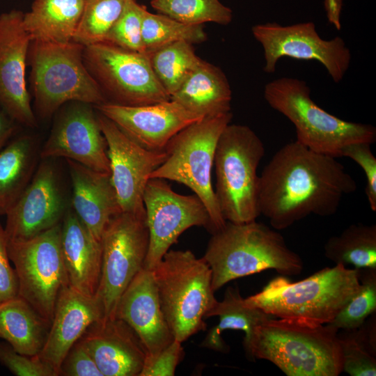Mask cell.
Returning <instances> with one entry per match:
<instances>
[{"label":"cell","mask_w":376,"mask_h":376,"mask_svg":"<svg viewBox=\"0 0 376 376\" xmlns=\"http://www.w3.org/2000/svg\"><path fill=\"white\" fill-rule=\"evenodd\" d=\"M214 316L218 317L219 322L208 331L201 346L227 352L229 348L221 337L222 333L228 329L241 330L245 334L243 340L245 353L256 326L273 317L260 308L247 306L239 289L232 286L226 289L221 301L217 300L206 318Z\"/></svg>","instance_id":"28"},{"label":"cell","mask_w":376,"mask_h":376,"mask_svg":"<svg viewBox=\"0 0 376 376\" xmlns=\"http://www.w3.org/2000/svg\"><path fill=\"white\" fill-rule=\"evenodd\" d=\"M203 258L211 269L214 292L230 281L265 269L294 276L304 267L300 256L288 246L281 233L256 220L226 221L212 233Z\"/></svg>","instance_id":"3"},{"label":"cell","mask_w":376,"mask_h":376,"mask_svg":"<svg viewBox=\"0 0 376 376\" xmlns=\"http://www.w3.org/2000/svg\"><path fill=\"white\" fill-rule=\"evenodd\" d=\"M338 329L329 324L272 317L256 326L250 361H270L288 376H338L343 372Z\"/></svg>","instance_id":"2"},{"label":"cell","mask_w":376,"mask_h":376,"mask_svg":"<svg viewBox=\"0 0 376 376\" xmlns=\"http://www.w3.org/2000/svg\"><path fill=\"white\" fill-rule=\"evenodd\" d=\"M61 222L24 241L8 240L18 280V296L51 325L61 290L68 285L61 243Z\"/></svg>","instance_id":"11"},{"label":"cell","mask_w":376,"mask_h":376,"mask_svg":"<svg viewBox=\"0 0 376 376\" xmlns=\"http://www.w3.org/2000/svg\"><path fill=\"white\" fill-rule=\"evenodd\" d=\"M345 331L341 335L338 333L343 371L351 376H375L376 352L354 330Z\"/></svg>","instance_id":"37"},{"label":"cell","mask_w":376,"mask_h":376,"mask_svg":"<svg viewBox=\"0 0 376 376\" xmlns=\"http://www.w3.org/2000/svg\"><path fill=\"white\" fill-rule=\"evenodd\" d=\"M182 342L174 339L154 357H146L139 376H173L184 357Z\"/></svg>","instance_id":"40"},{"label":"cell","mask_w":376,"mask_h":376,"mask_svg":"<svg viewBox=\"0 0 376 376\" xmlns=\"http://www.w3.org/2000/svg\"><path fill=\"white\" fill-rule=\"evenodd\" d=\"M232 118L231 112L204 117L182 129L169 142L166 159L150 175L189 188L206 207L212 233L226 223L212 187V169L219 137Z\"/></svg>","instance_id":"9"},{"label":"cell","mask_w":376,"mask_h":376,"mask_svg":"<svg viewBox=\"0 0 376 376\" xmlns=\"http://www.w3.org/2000/svg\"><path fill=\"white\" fill-rule=\"evenodd\" d=\"M66 160L72 185V209L101 241L111 219L122 212L111 175Z\"/></svg>","instance_id":"23"},{"label":"cell","mask_w":376,"mask_h":376,"mask_svg":"<svg viewBox=\"0 0 376 376\" xmlns=\"http://www.w3.org/2000/svg\"><path fill=\"white\" fill-rule=\"evenodd\" d=\"M61 243L68 285L86 296L95 297L102 272L101 241L72 208L66 211L61 221Z\"/></svg>","instance_id":"24"},{"label":"cell","mask_w":376,"mask_h":376,"mask_svg":"<svg viewBox=\"0 0 376 376\" xmlns=\"http://www.w3.org/2000/svg\"><path fill=\"white\" fill-rule=\"evenodd\" d=\"M102 318V306L96 296L88 297L69 285L64 286L57 297L47 338L38 356L59 375L61 363L70 349Z\"/></svg>","instance_id":"22"},{"label":"cell","mask_w":376,"mask_h":376,"mask_svg":"<svg viewBox=\"0 0 376 376\" xmlns=\"http://www.w3.org/2000/svg\"><path fill=\"white\" fill-rule=\"evenodd\" d=\"M59 375L103 376L80 340L72 345L63 360Z\"/></svg>","instance_id":"41"},{"label":"cell","mask_w":376,"mask_h":376,"mask_svg":"<svg viewBox=\"0 0 376 376\" xmlns=\"http://www.w3.org/2000/svg\"><path fill=\"white\" fill-rule=\"evenodd\" d=\"M324 255L332 262L354 268H376V225L352 224L327 240Z\"/></svg>","instance_id":"30"},{"label":"cell","mask_w":376,"mask_h":376,"mask_svg":"<svg viewBox=\"0 0 376 376\" xmlns=\"http://www.w3.org/2000/svg\"><path fill=\"white\" fill-rule=\"evenodd\" d=\"M84 49L73 41H31L27 63L31 68L33 107L40 118L51 117L69 102L93 106L107 102L84 65Z\"/></svg>","instance_id":"7"},{"label":"cell","mask_w":376,"mask_h":376,"mask_svg":"<svg viewBox=\"0 0 376 376\" xmlns=\"http://www.w3.org/2000/svg\"><path fill=\"white\" fill-rule=\"evenodd\" d=\"M125 0H84L72 41L83 46L104 42L120 15Z\"/></svg>","instance_id":"34"},{"label":"cell","mask_w":376,"mask_h":376,"mask_svg":"<svg viewBox=\"0 0 376 376\" xmlns=\"http://www.w3.org/2000/svg\"><path fill=\"white\" fill-rule=\"evenodd\" d=\"M8 239L0 224V304L18 296V280L10 264Z\"/></svg>","instance_id":"42"},{"label":"cell","mask_w":376,"mask_h":376,"mask_svg":"<svg viewBox=\"0 0 376 376\" xmlns=\"http://www.w3.org/2000/svg\"><path fill=\"white\" fill-rule=\"evenodd\" d=\"M143 201L149 233V245L143 268L152 270L179 236L193 226L212 231L206 207L196 195L173 190L166 180L150 178Z\"/></svg>","instance_id":"14"},{"label":"cell","mask_w":376,"mask_h":376,"mask_svg":"<svg viewBox=\"0 0 376 376\" xmlns=\"http://www.w3.org/2000/svg\"><path fill=\"white\" fill-rule=\"evenodd\" d=\"M359 288V269L337 264L297 282L286 276H276L244 301L274 318L326 324L334 320Z\"/></svg>","instance_id":"4"},{"label":"cell","mask_w":376,"mask_h":376,"mask_svg":"<svg viewBox=\"0 0 376 376\" xmlns=\"http://www.w3.org/2000/svg\"><path fill=\"white\" fill-rule=\"evenodd\" d=\"M368 143L350 144L342 151V157H348L364 171L366 178V195L371 210L376 211V157Z\"/></svg>","instance_id":"39"},{"label":"cell","mask_w":376,"mask_h":376,"mask_svg":"<svg viewBox=\"0 0 376 376\" xmlns=\"http://www.w3.org/2000/svg\"><path fill=\"white\" fill-rule=\"evenodd\" d=\"M0 362L17 376H58L56 370L38 355L19 354L9 344L0 345Z\"/></svg>","instance_id":"38"},{"label":"cell","mask_w":376,"mask_h":376,"mask_svg":"<svg viewBox=\"0 0 376 376\" xmlns=\"http://www.w3.org/2000/svg\"><path fill=\"white\" fill-rule=\"evenodd\" d=\"M101 244L102 272L95 296L103 318H114L123 292L144 267L149 245L146 216L117 214L105 228Z\"/></svg>","instance_id":"12"},{"label":"cell","mask_w":376,"mask_h":376,"mask_svg":"<svg viewBox=\"0 0 376 376\" xmlns=\"http://www.w3.org/2000/svg\"><path fill=\"white\" fill-rule=\"evenodd\" d=\"M324 7L329 20L339 28L342 0H324Z\"/></svg>","instance_id":"44"},{"label":"cell","mask_w":376,"mask_h":376,"mask_svg":"<svg viewBox=\"0 0 376 376\" xmlns=\"http://www.w3.org/2000/svg\"><path fill=\"white\" fill-rule=\"evenodd\" d=\"M360 288L329 323L337 329L354 330L376 311V268L359 269Z\"/></svg>","instance_id":"35"},{"label":"cell","mask_w":376,"mask_h":376,"mask_svg":"<svg viewBox=\"0 0 376 376\" xmlns=\"http://www.w3.org/2000/svg\"><path fill=\"white\" fill-rule=\"evenodd\" d=\"M254 38L264 52V71L272 73L282 57L297 60H315L320 63L335 83H339L347 71L351 52L339 36L324 40L318 33L313 22L291 25L276 22L252 26Z\"/></svg>","instance_id":"13"},{"label":"cell","mask_w":376,"mask_h":376,"mask_svg":"<svg viewBox=\"0 0 376 376\" xmlns=\"http://www.w3.org/2000/svg\"><path fill=\"white\" fill-rule=\"evenodd\" d=\"M264 155L262 140L246 125L229 123L220 134L214 158V190L226 221L247 223L260 215L257 169Z\"/></svg>","instance_id":"8"},{"label":"cell","mask_w":376,"mask_h":376,"mask_svg":"<svg viewBox=\"0 0 376 376\" xmlns=\"http://www.w3.org/2000/svg\"><path fill=\"white\" fill-rule=\"evenodd\" d=\"M93 107L139 145L153 151L164 150L175 134L203 118L171 99L138 106L107 102Z\"/></svg>","instance_id":"19"},{"label":"cell","mask_w":376,"mask_h":376,"mask_svg":"<svg viewBox=\"0 0 376 376\" xmlns=\"http://www.w3.org/2000/svg\"><path fill=\"white\" fill-rule=\"evenodd\" d=\"M97 119L107 144L111 182L123 212L146 216L143 196L151 173L166 159L165 150H149L99 113Z\"/></svg>","instance_id":"15"},{"label":"cell","mask_w":376,"mask_h":376,"mask_svg":"<svg viewBox=\"0 0 376 376\" xmlns=\"http://www.w3.org/2000/svg\"><path fill=\"white\" fill-rule=\"evenodd\" d=\"M160 306L174 339L180 342L206 329L217 299L212 272L189 250L169 249L152 270Z\"/></svg>","instance_id":"5"},{"label":"cell","mask_w":376,"mask_h":376,"mask_svg":"<svg viewBox=\"0 0 376 376\" xmlns=\"http://www.w3.org/2000/svg\"><path fill=\"white\" fill-rule=\"evenodd\" d=\"M23 17L19 10L0 15V107L16 123L33 128L37 120L25 79L31 40Z\"/></svg>","instance_id":"17"},{"label":"cell","mask_w":376,"mask_h":376,"mask_svg":"<svg viewBox=\"0 0 376 376\" xmlns=\"http://www.w3.org/2000/svg\"><path fill=\"white\" fill-rule=\"evenodd\" d=\"M15 123L0 107V150L13 135L16 128Z\"/></svg>","instance_id":"43"},{"label":"cell","mask_w":376,"mask_h":376,"mask_svg":"<svg viewBox=\"0 0 376 376\" xmlns=\"http://www.w3.org/2000/svg\"><path fill=\"white\" fill-rule=\"evenodd\" d=\"M49 327L36 309L19 296L0 304V338L19 354L38 355Z\"/></svg>","instance_id":"27"},{"label":"cell","mask_w":376,"mask_h":376,"mask_svg":"<svg viewBox=\"0 0 376 376\" xmlns=\"http://www.w3.org/2000/svg\"><path fill=\"white\" fill-rule=\"evenodd\" d=\"M310 94L306 81L292 77L272 80L264 89L268 104L294 125L296 141L315 152L338 158L350 144L375 142L374 126L340 119L320 107Z\"/></svg>","instance_id":"6"},{"label":"cell","mask_w":376,"mask_h":376,"mask_svg":"<svg viewBox=\"0 0 376 376\" xmlns=\"http://www.w3.org/2000/svg\"><path fill=\"white\" fill-rule=\"evenodd\" d=\"M34 139L22 135L0 150V214H6L29 183L36 169Z\"/></svg>","instance_id":"29"},{"label":"cell","mask_w":376,"mask_h":376,"mask_svg":"<svg viewBox=\"0 0 376 376\" xmlns=\"http://www.w3.org/2000/svg\"><path fill=\"white\" fill-rule=\"evenodd\" d=\"M62 110L43 145L42 159L64 157L110 173L107 144L91 104L72 102Z\"/></svg>","instance_id":"16"},{"label":"cell","mask_w":376,"mask_h":376,"mask_svg":"<svg viewBox=\"0 0 376 376\" xmlns=\"http://www.w3.org/2000/svg\"><path fill=\"white\" fill-rule=\"evenodd\" d=\"M115 318L131 327L148 357L157 354L174 338L164 318L152 270L143 268L120 297Z\"/></svg>","instance_id":"21"},{"label":"cell","mask_w":376,"mask_h":376,"mask_svg":"<svg viewBox=\"0 0 376 376\" xmlns=\"http://www.w3.org/2000/svg\"><path fill=\"white\" fill-rule=\"evenodd\" d=\"M83 59L108 102L138 106L170 100L148 54L102 42L84 46Z\"/></svg>","instance_id":"10"},{"label":"cell","mask_w":376,"mask_h":376,"mask_svg":"<svg viewBox=\"0 0 376 376\" xmlns=\"http://www.w3.org/2000/svg\"><path fill=\"white\" fill-rule=\"evenodd\" d=\"M150 5L158 13L188 25L226 26L233 17V10L219 0H151Z\"/></svg>","instance_id":"33"},{"label":"cell","mask_w":376,"mask_h":376,"mask_svg":"<svg viewBox=\"0 0 376 376\" xmlns=\"http://www.w3.org/2000/svg\"><path fill=\"white\" fill-rule=\"evenodd\" d=\"M207 36L203 25H188L166 15L146 9L142 19V38L146 53L176 42L192 45L205 42Z\"/></svg>","instance_id":"32"},{"label":"cell","mask_w":376,"mask_h":376,"mask_svg":"<svg viewBox=\"0 0 376 376\" xmlns=\"http://www.w3.org/2000/svg\"><path fill=\"white\" fill-rule=\"evenodd\" d=\"M146 6L125 0L123 10L104 42L123 49L147 54L142 38V19Z\"/></svg>","instance_id":"36"},{"label":"cell","mask_w":376,"mask_h":376,"mask_svg":"<svg viewBox=\"0 0 376 376\" xmlns=\"http://www.w3.org/2000/svg\"><path fill=\"white\" fill-rule=\"evenodd\" d=\"M147 54L156 77L170 97L203 61L196 54L193 45L185 41Z\"/></svg>","instance_id":"31"},{"label":"cell","mask_w":376,"mask_h":376,"mask_svg":"<svg viewBox=\"0 0 376 376\" xmlns=\"http://www.w3.org/2000/svg\"><path fill=\"white\" fill-rule=\"evenodd\" d=\"M84 0H34L24 13L23 26L31 41L54 43L72 41Z\"/></svg>","instance_id":"26"},{"label":"cell","mask_w":376,"mask_h":376,"mask_svg":"<svg viewBox=\"0 0 376 376\" xmlns=\"http://www.w3.org/2000/svg\"><path fill=\"white\" fill-rule=\"evenodd\" d=\"M357 184L336 157L315 152L297 141L272 156L258 180L260 214L276 230L311 215L331 216Z\"/></svg>","instance_id":"1"},{"label":"cell","mask_w":376,"mask_h":376,"mask_svg":"<svg viewBox=\"0 0 376 376\" xmlns=\"http://www.w3.org/2000/svg\"><path fill=\"white\" fill-rule=\"evenodd\" d=\"M67 210L56 169L45 159L5 214L7 239H31L61 223Z\"/></svg>","instance_id":"18"},{"label":"cell","mask_w":376,"mask_h":376,"mask_svg":"<svg viewBox=\"0 0 376 376\" xmlns=\"http://www.w3.org/2000/svg\"><path fill=\"white\" fill-rule=\"evenodd\" d=\"M79 340L103 376H139L147 352L136 333L123 320L102 318Z\"/></svg>","instance_id":"20"},{"label":"cell","mask_w":376,"mask_h":376,"mask_svg":"<svg viewBox=\"0 0 376 376\" xmlns=\"http://www.w3.org/2000/svg\"><path fill=\"white\" fill-rule=\"evenodd\" d=\"M170 99L201 118L231 112L232 91L226 75L203 60Z\"/></svg>","instance_id":"25"}]
</instances>
